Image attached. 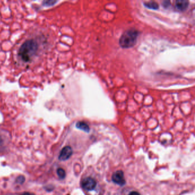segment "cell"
<instances>
[{
  "mask_svg": "<svg viewBox=\"0 0 195 195\" xmlns=\"http://www.w3.org/2000/svg\"><path fill=\"white\" fill-rule=\"evenodd\" d=\"M140 32L137 29L130 28L125 31L119 40V44L121 48H130L134 47L137 43Z\"/></svg>",
  "mask_w": 195,
  "mask_h": 195,
  "instance_id": "1",
  "label": "cell"
},
{
  "mask_svg": "<svg viewBox=\"0 0 195 195\" xmlns=\"http://www.w3.org/2000/svg\"><path fill=\"white\" fill-rule=\"evenodd\" d=\"M37 50V44L33 40H29L24 43L19 48V56L24 62H28Z\"/></svg>",
  "mask_w": 195,
  "mask_h": 195,
  "instance_id": "2",
  "label": "cell"
},
{
  "mask_svg": "<svg viewBox=\"0 0 195 195\" xmlns=\"http://www.w3.org/2000/svg\"><path fill=\"white\" fill-rule=\"evenodd\" d=\"M96 181L92 177H86L81 183L82 188L86 190H92L95 188Z\"/></svg>",
  "mask_w": 195,
  "mask_h": 195,
  "instance_id": "3",
  "label": "cell"
},
{
  "mask_svg": "<svg viewBox=\"0 0 195 195\" xmlns=\"http://www.w3.org/2000/svg\"><path fill=\"white\" fill-rule=\"evenodd\" d=\"M112 179L114 183L120 186H124L126 183L124 178V173L121 171H118L114 173L112 177Z\"/></svg>",
  "mask_w": 195,
  "mask_h": 195,
  "instance_id": "4",
  "label": "cell"
},
{
  "mask_svg": "<svg viewBox=\"0 0 195 195\" xmlns=\"http://www.w3.org/2000/svg\"><path fill=\"white\" fill-rule=\"evenodd\" d=\"M72 153H73V151L71 147L69 146L65 147L60 152L58 158L60 160H61V161L67 160L71 157L72 155Z\"/></svg>",
  "mask_w": 195,
  "mask_h": 195,
  "instance_id": "5",
  "label": "cell"
},
{
  "mask_svg": "<svg viewBox=\"0 0 195 195\" xmlns=\"http://www.w3.org/2000/svg\"><path fill=\"white\" fill-rule=\"evenodd\" d=\"M189 5V1L186 0H178L176 1L175 4V7L176 9L183 12L186 10Z\"/></svg>",
  "mask_w": 195,
  "mask_h": 195,
  "instance_id": "6",
  "label": "cell"
},
{
  "mask_svg": "<svg viewBox=\"0 0 195 195\" xmlns=\"http://www.w3.org/2000/svg\"><path fill=\"white\" fill-rule=\"evenodd\" d=\"M77 128L79 129H81L82 131L88 133L90 131V128L89 125L84 121H79L76 124Z\"/></svg>",
  "mask_w": 195,
  "mask_h": 195,
  "instance_id": "7",
  "label": "cell"
},
{
  "mask_svg": "<svg viewBox=\"0 0 195 195\" xmlns=\"http://www.w3.org/2000/svg\"><path fill=\"white\" fill-rule=\"evenodd\" d=\"M144 6L148 9L153 10H157L159 8V5L155 1H149L144 2Z\"/></svg>",
  "mask_w": 195,
  "mask_h": 195,
  "instance_id": "8",
  "label": "cell"
},
{
  "mask_svg": "<svg viewBox=\"0 0 195 195\" xmlns=\"http://www.w3.org/2000/svg\"><path fill=\"white\" fill-rule=\"evenodd\" d=\"M57 173L58 176L60 179H63L65 177L66 173H65V171H64V169H63L62 168H58L57 169Z\"/></svg>",
  "mask_w": 195,
  "mask_h": 195,
  "instance_id": "9",
  "label": "cell"
},
{
  "mask_svg": "<svg viewBox=\"0 0 195 195\" xmlns=\"http://www.w3.org/2000/svg\"><path fill=\"white\" fill-rule=\"evenodd\" d=\"M25 177L23 176H19L16 179V183H18V184H23V183H24V181H25Z\"/></svg>",
  "mask_w": 195,
  "mask_h": 195,
  "instance_id": "10",
  "label": "cell"
},
{
  "mask_svg": "<svg viewBox=\"0 0 195 195\" xmlns=\"http://www.w3.org/2000/svg\"><path fill=\"white\" fill-rule=\"evenodd\" d=\"M56 2L54 1H44L43 2V5L45 6H50L53 5L54 4H55Z\"/></svg>",
  "mask_w": 195,
  "mask_h": 195,
  "instance_id": "11",
  "label": "cell"
},
{
  "mask_svg": "<svg viewBox=\"0 0 195 195\" xmlns=\"http://www.w3.org/2000/svg\"><path fill=\"white\" fill-rule=\"evenodd\" d=\"M162 6L165 8H168L170 5V1H165L164 2H162Z\"/></svg>",
  "mask_w": 195,
  "mask_h": 195,
  "instance_id": "12",
  "label": "cell"
},
{
  "mask_svg": "<svg viewBox=\"0 0 195 195\" xmlns=\"http://www.w3.org/2000/svg\"><path fill=\"white\" fill-rule=\"evenodd\" d=\"M129 195H140V193L138 192H135V191H133V192H131Z\"/></svg>",
  "mask_w": 195,
  "mask_h": 195,
  "instance_id": "13",
  "label": "cell"
},
{
  "mask_svg": "<svg viewBox=\"0 0 195 195\" xmlns=\"http://www.w3.org/2000/svg\"><path fill=\"white\" fill-rule=\"evenodd\" d=\"M21 195H35L33 193H29V192H25L23 194Z\"/></svg>",
  "mask_w": 195,
  "mask_h": 195,
  "instance_id": "14",
  "label": "cell"
}]
</instances>
